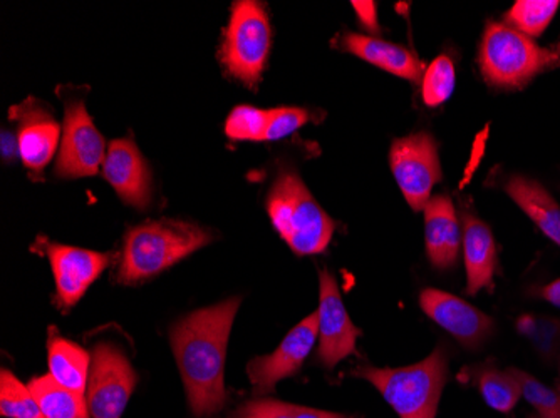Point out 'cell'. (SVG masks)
Masks as SVG:
<instances>
[{"mask_svg":"<svg viewBox=\"0 0 560 418\" xmlns=\"http://www.w3.org/2000/svg\"><path fill=\"white\" fill-rule=\"evenodd\" d=\"M319 286L317 361L323 365L324 369H335L339 361L354 354L355 342H358V336H361V332L349 319L348 310H346L341 294H339L338 283L327 270L320 272Z\"/></svg>","mask_w":560,"mask_h":418,"instance_id":"cell-10","label":"cell"},{"mask_svg":"<svg viewBox=\"0 0 560 418\" xmlns=\"http://www.w3.org/2000/svg\"><path fill=\"white\" fill-rule=\"evenodd\" d=\"M557 389L560 390V355H559V380H557Z\"/></svg>","mask_w":560,"mask_h":418,"instance_id":"cell-35","label":"cell"},{"mask_svg":"<svg viewBox=\"0 0 560 418\" xmlns=\"http://www.w3.org/2000/svg\"><path fill=\"white\" fill-rule=\"evenodd\" d=\"M0 411L9 418H44L30 386L22 385L8 370L0 377Z\"/></svg>","mask_w":560,"mask_h":418,"instance_id":"cell-25","label":"cell"},{"mask_svg":"<svg viewBox=\"0 0 560 418\" xmlns=\"http://www.w3.org/2000/svg\"><path fill=\"white\" fill-rule=\"evenodd\" d=\"M544 300L549 301L553 307L560 308V278L549 283L542 290Z\"/></svg>","mask_w":560,"mask_h":418,"instance_id":"cell-32","label":"cell"},{"mask_svg":"<svg viewBox=\"0 0 560 418\" xmlns=\"http://www.w3.org/2000/svg\"><path fill=\"white\" fill-rule=\"evenodd\" d=\"M9 116L19 121V154L22 162L31 171L39 175L58 147V122L34 99L15 106Z\"/></svg>","mask_w":560,"mask_h":418,"instance_id":"cell-15","label":"cell"},{"mask_svg":"<svg viewBox=\"0 0 560 418\" xmlns=\"http://www.w3.org/2000/svg\"><path fill=\"white\" fill-rule=\"evenodd\" d=\"M460 379L464 382L475 383L487 405L500 414L514 410L515 405L521 401V385L512 370H500L493 361L474 365L462 370Z\"/></svg>","mask_w":560,"mask_h":418,"instance_id":"cell-20","label":"cell"},{"mask_svg":"<svg viewBox=\"0 0 560 418\" xmlns=\"http://www.w3.org/2000/svg\"><path fill=\"white\" fill-rule=\"evenodd\" d=\"M317 336V311L302 320L288 333L273 354L248 361L247 375L257 397L272 394L280 380L289 379L301 370L310 357Z\"/></svg>","mask_w":560,"mask_h":418,"instance_id":"cell-11","label":"cell"},{"mask_svg":"<svg viewBox=\"0 0 560 418\" xmlns=\"http://www.w3.org/2000/svg\"><path fill=\"white\" fill-rule=\"evenodd\" d=\"M518 330L530 339L544 361L552 363L560 355V320L552 317L525 315L518 320Z\"/></svg>","mask_w":560,"mask_h":418,"instance_id":"cell-26","label":"cell"},{"mask_svg":"<svg viewBox=\"0 0 560 418\" xmlns=\"http://www.w3.org/2000/svg\"><path fill=\"white\" fill-rule=\"evenodd\" d=\"M137 373L130 360L113 344H100L91 354L88 379V408L93 418H121L135 385Z\"/></svg>","mask_w":560,"mask_h":418,"instance_id":"cell-8","label":"cell"},{"mask_svg":"<svg viewBox=\"0 0 560 418\" xmlns=\"http://www.w3.org/2000/svg\"><path fill=\"white\" fill-rule=\"evenodd\" d=\"M103 175L125 203L138 210L150 204V169L133 141H113L103 163Z\"/></svg>","mask_w":560,"mask_h":418,"instance_id":"cell-14","label":"cell"},{"mask_svg":"<svg viewBox=\"0 0 560 418\" xmlns=\"http://www.w3.org/2000/svg\"><path fill=\"white\" fill-rule=\"evenodd\" d=\"M238 307L241 298H231L173 325L172 347L195 417H210L225 405L226 344Z\"/></svg>","mask_w":560,"mask_h":418,"instance_id":"cell-1","label":"cell"},{"mask_svg":"<svg viewBox=\"0 0 560 418\" xmlns=\"http://www.w3.org/2000/svg\"><path fill=\"white\" fill-rule=\"evenodd\" d=\"M553 52H556L557 56L560 58V43L557 44L556 49H553Z\"/></svg>","mask_w":560,"mask_h":418,"instance_id":"cell-34","label":"cell"},{"mask_svg":"<svg viewBox=\"0 0 560 418\" xmlns=\"http://www.w3.org/2000/svg\"><path fill=\"white\" fill-rule=\"evenodd\" d=\"M521 385L522 397L536 408L539 418H560V390L544 385L536 377L511 369Z\"/></svg>","mask_w":560,"mask_h":418,"instance_id":"cell-29","label":"cell"},{"mask_svg":"<svg viewBox=\"0 0 560 418\" xmlns=\"http://www.w3.org/2000/svg\"><path fill=\"white\" fill-rule=\"evenodd\" d=\"M420 304L436 325L442 326L468 350H478L495 329L493 320L483 311L446 291L427 288L421 291Z\"/></svg>","mask_w":560,"mask_h":418,"instance_id":"cell-12","label":"cell"},{"mask_svg":"<svg viewBox=\"0 0 560 418\" xmlns=\"http://www.w3.org/2000/svg\"><path fill=\"white\" fill-rule=\"evenodd\" d=\"M528 418H539V417H537V415H530V417H528Z\"/></svg>","mask_w":560,"mask_h":418,"instance_id":"cell-36","label":"cell"},{"mask_svg":"<svg viewBox=\"0 0 560 418\" xmlns=\"http://www.w3.org/2000/svg\"><path fill=\"white\" fill-rule=\"evenodd\" d=\"M478 65L490 87L515 91L542 72L559 68L560 58L511 25L489 22L481 37Z\"/></svg>","mask_w":560,"mask_h":418,"instance_id":"cell-4","label":"cell"},{"mask_svg":"<svg viewBox=\"0 0 560 418\" xmlns=\"http://www.w3.org/2000/svg\"><path fill=\"white\" fill-rule=\"evenodd\" d=\"M456 72L452 59L446 56H439L435 61L428 65L423 74V100L430 108L442 106L450 99L455 91Z\"/></svg>","mask_w":560,"mask_h":418,"instance_id":"cell-27","label":"cell"},{"mask_svg":"<svg viewBox=\"0 0 560 418\" xmlns=\"http://www.w3.org/2000/svg\"><path fill=\"white\" fill-rule=\"evenodd\" d=\"M467 266V291L477 295L481 290H493L497 268V247L492 229L475 216L464 218L462 241Z\"/></svg>","mask_w":560,"mask_h":418,"instance_id":"cell-18","label":"cell"},{"mask_svg":"<svg viewBox=\"0 0 560 418\" xmlns=\"http://www.w3.org/2000/svg\"><path fill=\"white\" fill-rule=\"evenodd\" d=\"M212 241V235L194 223L160 219L126 232L116 282L138 285L176 265Z\"/></svg>","mask_w":560,"mask_h":418,"instance_id":"cell-2","label":"cell"},{"mask_svg":"<svg viewBox=\"0 0 560 418\" xmlns=\"http://www.w3.org/2000/svg\"><path fill=\"white\" fill-rule=\"evenodd\" d=\"M310 115L301 108H279L269 111L266 141H279L291 136L305 124Z\"/></svg>","mask_w":560,"mask_h":418,"instance_id":"cell-30","label":"cell"},{"mask_svg":"<svg viewBox=\"0 0 560 418\" xmlns=\"http://www.w3.org/2000/svg\"><path fill=\"white\" fill-rule=\"evenodd\" d=\"M339 47L349 55L358 56L363 61L370 62L389 74L398 75L402 80L411 81V83H420L423 77V62L406 47L354 33L345 34Z\"/></svg>","mask_w":560,"mask_h":418,"instance_id":"cell-17","label":"cell"},{"mask_svg":"<svg viewBox=\"0 0 560 418\" xmlns=\"http://www.w3.org/2000/svg\"><path fill=\"white\" fill-rule=\"evenodd\" d=\"M464 231L448 196L431 198L424 206V243L431 265L439 270L455 266L460 254Z\"/></svg>","mask_w":560,"mask_h":418,"instance_id":"cell-16","label":"cell"},{"mask_svg":"<svg viewBox=\"0 0 560 418\" xmlns=\"http://www.w3.org/2000/svg\"><path fill=\"white\" fill-rule=\"evenodd\" d=\"M352 8H354L355 14L360 17L364 29L373 34L380 33V24H377L376 17V4H374V2H352Z\"/></svg>","mask_w":560,"mask_h":418,"instance_id":"cell-31","label":"cell"},{"mask_svg":"<svg viewBox=\"0 0 560 418\" xmlns=\"http://www.w3.org/2000/svg\"><path fill=\"white\" fill-rule=\"evenodd\" d=\"M557 0H518L514 8L506 12V24L525 36L539 37L549 27L553 15L559 11Z\"/></svg>","mask_w":560,"mask_h":418,"instance_id":"cell-23","label":"cell"},{"mask_svg":"<svg viewBox=\"0 0 560 418\" xmlns=\"http://www.w3.org/2000/svg\"><path fill=\"white\" fill-rule=\"evenodd\" d=\"M47 256L55 272L58 303L62 308L72 307L83 298L91 283L108 266V254L83 248L47 243Z\"/></svg>","mask_w":560,"mask_h":418,"instance_id":"cell-13","label":"cell"},{"mask_svg":"<svg viewBox=\"0 0 560 418\" xmlns=\"http://www.w3.org/2000/svg\"><path fill=\"white\" fill-rule=\"evenodd\" d=\"M393 176L411 210H424L431 191L442 179L439 144L428 133L399 138L389 151Z\"/></svg>","mask_w":560,"mask_h":418,"instance_id":"cell-7","label":"cell"},{"mask_svg":"<svg viewBox=\"0 0 560 418\" xmlns=\"http://www.w3.org/2000/svg\"><path fill=\"white\" fill-rule=\"evenodd\" d=\"M505 191L537 228L560 247V206L539 182L525 176H512Z\"/></svg>","mask_w":560,"mask_h":418,"instance_id":"cell-19","label":"cell"},{"mask_svg":"<svg viewBox=\"0 0 560 418\" xmlns=\"http://www.w3.org/2000/svg\"><path fill=\"white\" fill-rule=\"evenodd\" d=\"M49 375L66 389L84 394L90 379L91 357L80 345L56 335L49 336Z\"/></svg>","mask_w":560,"mask_h":418,"instance_id":"cell-21","label":"cell"},{"mask_svg":"<svg viewBox=\"0 0 560 418\" xmlns=\"http://www.w3.org/2000/svg\"><path fill=\"white\" fill-rule=\"evenodd\" d=\"M15 153H19V140L14 136H9L8 133L2 134V154L4 158H14Z\"/></svg>","mask_w":560,"mask_h":418,"instance_id":"cell-33","label":"cell"},{"mask_svg":"<svg viewBox=\"0 0 560 418\" xmlns=\"http://www.w3.org/2000/svg\"><path fill=\"white\" fill-rule=\"evenodd\" d=\"M105 138L101 136L84 104L81 100L69 103L56 175L66 179L96 175L105 163Z\"/></svg>","mask_w":560,"mask_h":418,"instance_id":"cell-9","label":"cell"},{"mask_svg":"<svg viewBox=\"0 0 560 418\" xmlns=\"http://www.w3.org/2000/svg\"><path fill=\"white\" fill-rule=\"evenodd\" d=\"M270 39L269 15L264 5L254 0L235 2L223 33V68L245 86L256 87L269 58Z\"/></svg>","mask_w":560,"mask_h":418,"instance_id":"cell-6","label":"cell"},{"mask_svg":"<svg viewBox=\"0 0 560 418\" xmlns=\"http://www.w3.org/2000/svg\"><path fill=\"white\" fill-rule=\"evenodd\" d=\"M30 390L44 418H90L83 394L59 385L50 375L31 380Z\"/></svg>","mask_w":560,"mask_h":418,"instance_id":"cell-22","label":"cell"},{"mask_svg":"<svg viewBox=\"0 0 560 418\" xmlns=\"http://www.w3.org/2000/svg\"><path fill=\"white\" fill-rule=\"evenodd\" d=\"M229 418H349L335 411L317 410L302 405L260 398L247 402Z\"/></svg>","mask_w":560,"mask_h":418,"instance_id":"cell-24","label":"cell"},{"mask_svg":"<svg viewBox=\"0 0 560 418\" xmlns=\"http://www.w3.org/2000/svg\"><path fill=\"white\" fill-rule=\"evenodd\" d=\"M352 375L376 386L399 418H436L448 379V354L439 347L424 360L401 369L360 367Z\"/></svg>","mask_w":560,"mask_h":418,"instance_id":"cell-5","label":"cell"},{"mask_svg":"<svg viewBox=\"0 0 560 418\" xmlns=\"http://www.w3.org/2000/svg\"><path fill=\"white\" fill-rule=\"evenodd\" d=\"M269 111L237 106L225 122V134L235 141H266Z\"/></svg>","mask_w":560,"mask_h":418,"instance_id":"cell-28","label":"cell"},{"mask_svg":"<svg viewBox=\"0 0 560 418\" xmlns=\"http://www.w3.org/2000/svg\"><path fill=\"white\" fill-rule=\"evenodd\" d=\"M266 204L273 228L295 254H319L329 247L335 223L295 172L277 176Z\"/></svg>","mask_w":560,"mask_h":418,"instance_id":"cell-3","label":"cell"}]
</instances>
